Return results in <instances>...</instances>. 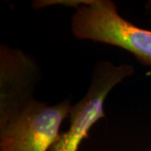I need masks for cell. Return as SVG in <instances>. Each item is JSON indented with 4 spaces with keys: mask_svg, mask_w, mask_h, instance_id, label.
<instances>
[{
    "mask_svg": "<svg viewBox=\"0 0 151 151\" xmlns=\"http://www.w3.org/2000/svg\"><path fill=\"white\" fill-rule=\"evenodd\" d=\"M129 64L115 65L112 62H98L92 72V80L84 97L70 108V127L60 134L49 151H77L81 142L98 120L105 118L104 101L116 85L134 74Z\"/></svg>",
    "mask_w": 151,
    "mask_h": 151,
    "instance_id": "cell-3",
    "label": "cell"
},
{
    "mask_svg": "<svg viewBox=\"0 0 151 151\" xmlns=\"http://www.w3.org/2000/svg\"><path fill=\"white\" fill-rule=\"evenodd\" d=\"M71 107L69 99L54 105L28 99L0 118V151H49Z\"/></svg>",
    "mask_w": 151,
    "mask_h": 151,
    "instance_id": "cell-2",
    "label": "cell"
},
{
    "mask_svg": "<svg viewBox=\"0 0 151 151\" xmlns=\"http://www.w3.org/2000/svg\"><path fill=\"white\" fill-rule=\"evenodd\" d=\"M36 8L62 4L75 8L70 29L78 40H88L122 48L142 64L151 66V30L126 20L110 0L40 1Z\"/></svg>",
    "mask_w": 151,
    "mask_h": 151,
    "instance_id": "cell-1",
    "label": "cell"
},
{
    "mask_svg": "<svg viewBox=\"0 0 151 151\" xmlns=\"http://www.w3.org/2000/svg\"><path fill=\"white\" fill-rule=\"evenodd\" d=\"M150 151H151V150H150Z\"/></svg>",
    "mask_w": 151,
    "mask_h": 151,
    "instance_id": "cell-5",
    "label": "cell"
},
{
    "mask_svg": "<svg viewBox=\"0 0 151 151\" xmlns=\"http://www.w3.org/2000/svg\"><path fill=\"white\" fill-rule=\"evenodd\" d=\"M40 78L35 61L20 50L0 46V118L32 98Z\"/></svg>",
    "mask_w": 151,
    "mask_h": 151,
    "instance_id": "cell-4",
    "label": "cell"
}]
</instances>
